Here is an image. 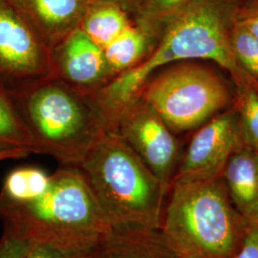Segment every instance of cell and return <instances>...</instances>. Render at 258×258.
Instances as JSON below:
<instances>
[{"label": "cell", "instance_id": "obj_1", "mask_svg": "<svg viewBox=\"0 0 258 258\" xmlns=\"http://www.w3.org/2000/svg\"><path fill=\"white\" fill-rule=\"evenodd\" d=\"M231 10L224 0H190L166 22L159 43L140 64L118 75L94 98L109 129L120 108L137 96L157 69L187 59H210L227 70L238 88L258 83L245 72L231 48Z\"/></svg>", "mask_w": 258, "mask_h": 258}, {"label": "cell", "instance_id": "obj_2", "mask_svg": "<svg viewBox=\"0 0 258 258\" xmlns=\"http://www.w3.org/2000/svg\"><path fill=\"white\" fill-rule=\"evenodd\" d=\"M0 216L33 246L92 249L110 231L91 188L76 166L51 175L46 192L33 201L16 203L0 197Z\"/></svg>", "mask_w": 258, "mask_h": 258}, {"label": "cell", "instance_id": "obj_3", "mask_svg": "<svg viewBox=\"0 0 258 258\" xmlns=\"http://www.w3.org/2000/svg\"><path fill=\"white\" fill-rule=\"evenodd\" d=\"M76 167L111 228H161L168 189L117 131H105Z\"/></svg>", "mask_w": 258, "mask_h": 258}, {"label": "cell", "instance_id": "obj_4", "mask_svg": "<svg viewBox=\"0 0 258 258\" xmlns=\"http://www.w3.org/2000/svg\"><path fill=\"white\" fill-rule=\"evenodd\" d=\"M161 231L177 258H233L249 223L231 202L222 177L176 179Z\"/></svg>", "mask_w": 258, "mask_h": 258}, {"label": "cell", "instance_id": "obj_5", "mask_svg": "<svg viewBox=\"0 0 258 258\" xmlns=\"http://www.w3.org/2000/svg\"><path fill=\"white\" fill-rule=\"evenodd\" d=\"M10 95L35 139L39 154L50 155L64 166H77L109 130L94 96L75 89L56 77L41 79Z\"/></svg>", "mask_w": 258, "mask_h": 258}, {"label": "cell", "instance_id": "obj_6", "mask_svg": "<svg viewBox=\"0 0 258 258\" xmlns=\"http://www.w3.org/2000/svg\"><path fill=\"white\" fill-rule=\"evenodd\" d=\"M137 96L174 134L199 128L224 109L231 98L219 75L194 62H176L148 78Z\"/></svg>", "mask_w": 258, "mask_h": 258}, {"label": "cell", "instance_id": "obj_7", "mask_svg": "<svg viewBox=\"0 0 258 258\" xmlns=\"http://www.w3.org/2000/svg\"><path fill=\"white\" fill-rule=\"evenodd\" d=\"M48 77L51 49L18 0H0V84L11 93Z\"/></svg>", "mask_w": 258, "mask_h": 258}, {"label": "cell", "instance_id": "obj_8", "mask_svg": "<svg viewBox=\"0 0 258 258\" xmlns=\"http://www.w3.org/2000/svg\"><path fill=\"white\" fill-rule=\"evenodd\" d=\"M115 131L169 190L180 162L179 145L156 111L136 96L120 108Z\"/></svg>", "mask_w": 258, "mask_h": 258}, {"label": "cell", "instance_id": "obj_9", "mask_svg": "<svg viewBox=\"0 0 258 258\" xmlns=\"http://www.w3.org/2000/svg\"><path fill=\"white\" fill-rule=\"evenodd\" d=\"M242 147L237 111L217 115L194 134L180 159L173 180L222 177L229 159Z\"/></svg>", "mask_w": 258, "mask_h": 258}, {"label": "cell", "instance_id": "obj_10", "mask_svg": "<svg viewBox=\"0 0 258 258\" xmlns=\"http://www.w3.org/2000/svg\"><path fill=\"white\" fill-rule=\"evenodd\" d=\"M51 55L54 77L81 92L94 95L116 78L103 49L81 28L53 47Z\"/></svg>", "mask_w": 258, "mask_h": 258}, {"label": "cell", "instance_id": "obj_11", "mask_svg": "<svg viewBox=\"0 0 258 258\" xmlns=\"http://www.w3.org/2000/svg\"><path fill=\"white\" fill-rule=\"evenodd\" d=\"M50 49L81 27L96 0H18Z\"/></svg>", "mask_w": 258, "mask_h": 258}, {"label": "cell", "instance_id": "obj_12", "mask_svg": "<svg viewBox=\"0 0 258 258\" xmlns=\"http://www.w3.org/2000/svg\"><path fill=\"white\" fill-rule=\"evenodd\" d=\"M92 258H177L159 229L111 228Z\"/></svg>", "mask_w": 258, "mask_h": 258}, {"label": "cell", "instance_id": "obj_13", "mask_svg": "<svg viewBox=\"0 0 258 258\" xmlns=\"http://www.w3.org/2000/svg\"><path fill=\"white\" fill-rule=\"evenodd\" d=\"M222 178L233 206L248 220L258 204V150L246 146L236 150Z\"/></svg>", "mask_w": 258, "mask_h": 258}, {"label": "cell", "instance_id": "obj_14", "mask_svg": "<svg viewBox=\"0 0 258 258\" xmlns=\"http://www.w3.org/2000/svg\"><path fill=\"white\" fill-rule=\"evenodd\" d=\"M157 39L134 22L119 37L103 48L106 60L116 75L140 64L156 46Z\"/></svg>", "mask_w": 258, "mask_h": 258}, {"label": "cell", "instance_id": "obj_15", "mask_svg": "<svg viewBox=\"0 0 258 258\" xmlns=\"http://www.w3.org/2000/svg\"><path fill=\"white\" fill-rule=\"evenodd\" d=\"M133 22L119 5L105 0H96L88 9L81 29L98 46L104 48Z\"/></svg>", "mask_w": 258, "mask_h": 258}, {"label": "cell", "instance_id": "obj_16", "mask_svg": "<svg viewBox=\"0 0 258 258\" xmlns=\"http://www.w3.org/2000/svg\"><path fill=\"white\" fill-rule=\"evenodd\" d=\"M0 150L38 153L36 141L8 90L0 84Z\"/></svg>", "mask_w": 258, "mask_h": 258}, {"label": "cell", "instance_id": "obj_17", "mask_svg": "<svg viewBox=\"0 0 258 258\" xmlns=\"http://www.w3.org/2000/svg\"><path fill=\"white\" fill-rule=\"evenodd\" d=\"M51 175L37 167H21L11 171L6 177L0 197L16 203L37 199L46 192Z\"/></svg>", "mask_w": 258, "mask_h": 258}, {"label": "cell", "instance_id": "obj_18", "mask_svg": "<svg viewBox=\"0 0 258 258\" xmlns=\"http://www.w3.org/2000/svg\"><path fill=\"white\" fill-rule=\"evenodd\" d=\"M190 0H142L134 23L159 38L166 22Z\"/></svg>", "mask_w": 258, "mask_h": 258}, {"label": "cell", "instance_id": "obj_19", "mask_svg": "<svg viewBox=\"0 0 258 258\" xmlns=\"http://www.w3.org/2000/svg\"><path fill=\"white\" fill-rule=\"evenodd\" d=\"M237 113L244 146L258 150V90L238 88Z\"/></svg>", "mask_w": 258, "mask_h": 258}, {"label": "cell", "instance_id": "obj_20", "mask_svg": "<svg viewBox=\"0 0 258 258\" xmlns=\"http://www.w3.org/2000/svg\"><path fill=\"white\" fill-rule=\"evenodd\" d=\"M231 48L247 74L258 83V39L237 22L231 27Z\"/></svg>", "mask_w": 258, "mask_h": 258}, {"label": "cell", "instance_id": "obj_21", "mask_svg": "<svg viewBox=\"0 0 258 258\" xmlns=\"http://www.w3.org/2000/svg\"><path fill=\"white\" fill-rule=\"evenodd\" d=\"M33 245L12 229L4 227L0 239V258H23Z\"/></svg>", "mask_w": 258, "mask_h": 258}, {"label": "cell", "instance_id": "obj_22", "mask_svg": "<svg viewBox=\"0 0 258 258\" xmlns=\"http://www.w3.org/2000/svg\"><path fill=\"white\" fill-rule=\"evenodd\" d=\"M93 250L61 249L37 245L33 246L23 258H92Z\"/></svg>", "mask_w": 258, "mask_h": 258}, {"label": "cell", "instance_id": "obj_23", "mask_svg": "<svg viewBox=\"0 0 258 258\" xmlns=\"http://www.w3.org/2000/svg\"><path fill=\"white\" fill-rule=\"evenodd\" d=\"M233 258H258V227L249 226Z\"/></svg>", "mask_w": 258, "mask_h": 258}, {"label": "cell", "instance_id": "obj_24", "mask_svg": "<svg viewBox=\"0 0 258 258\" xmlns=\"http://www.w3.org/2000/svg\"><path fill=\"white\" fill-rule=\"evenodd\" d=\"M235 22L245 28L258 39V4L250 8L241 19L236 20Z\"/></svg>", "mask_w": 258, "mask_h": 258}, {"label": "cell", "instance_id": "obj_25", "mask_svg": "<svg viewBox=\"0 0 258 258\" xmlns=\"http://www.w3.org/2000/svg\"><path fill=\"white\" fill-rule=\"evenodd\" d=\"M105 1H109L119 5L128 14L129 16L130 15L134 16L138 10L142 0H105Z\"/></svg>", "mask_w": 258, "mask_h": 258}, {"label": "cell", "instance_id": "obj_26", "mask_svg": "<svg viewBox=\"0 0 258 258\" xmlns=\"http://www.w3.org/2000/svg\"><path fill=\"white\" fill-rule=\"evenodd\" d=\"M30 153L25 150H0V161L9 159H20L28 156Z\"/></svg>", "mask_w": 258, "mask_h": 258}, {"label": "cell", "instance_id": "obj_27", "mask_svg": "<svg viewBox=\"0 0 258 258\" xmlns=\"http://www.w3.org/2000/svg\"><path fill=\"white\" fill-rule=\"evenodd\" d=\"M248 223L249 226H254V227H258V204L257 206L255 207L254 211L250 214L249 218H248Z\"/></svg>", "mask_w": 258, "mask_h": 258}]
</instances>
